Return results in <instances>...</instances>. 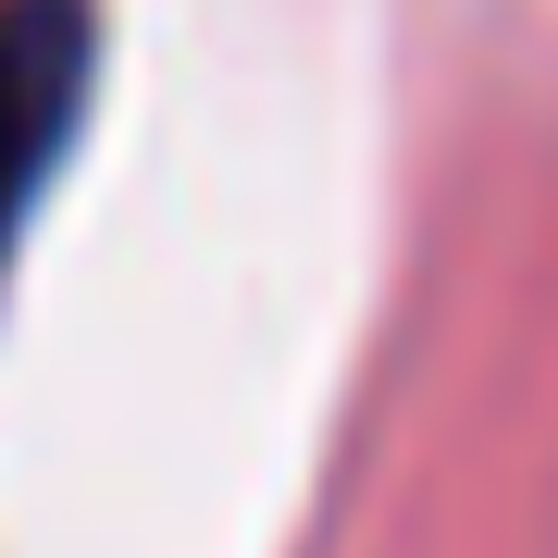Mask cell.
Masks as SVG:
<instances>
[{
	"instance_id": "6da1fadb",
	"label": "cell",
	"mask_w": 558,
	"mask_h": 558,
	"mask_svg": "<svg viewBox=\"0 0 558 558\" xmlns=\"http://www.w3.org/2000/svg\"><path fill=\"white\" fill-rule=\"evenodd\" d=\"M87 62H100L87 0H0V260H13V223L38 211L50 161L75 149Z\"/></svg>"
}]
</instances>
